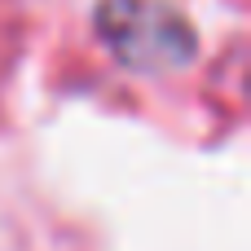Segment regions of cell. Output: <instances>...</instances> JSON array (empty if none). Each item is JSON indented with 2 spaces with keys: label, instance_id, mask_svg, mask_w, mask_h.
<instances>
[{
  "label": "cell",
  "instance_id": "obj_1",
  "mask_svg": "<svg viewBox=\"0 0 251 251\" xmlns=\"http://www.w3.org/2000/svg\"><path fill=\"white\" fill-rule=\"evenodd\" d=\"M93 22L101 44L128 71L163 75L190 66L194 57V26L168 0H101Z\"/></svg>",
  "mask_w": 251,
  "mask_h": 251
}]
</instances>
